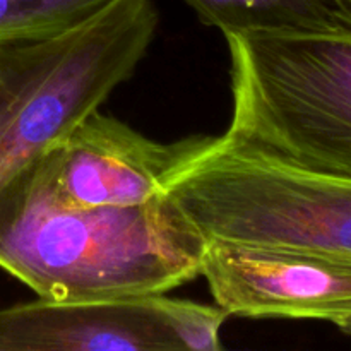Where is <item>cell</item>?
<instances>
[{
	"label": "cell",
	"mask_w": 351,
	"mask_h": 351,
	"mask_svg": "<svg viewBox=\"0 0 351 351\" xmlns=\"http://www.w3.org/2000/svg\"><path fill=\"white\" fill-rule=\"evenodd\" d=\"M208 240L167 194L139 206L69 208L43 154L0 180V267L47 300L163 295L201 276Z\"/></svg>",
	"instance_id": "obj_1"
},
{
	"label": "cell",
	"mask_w": 351,
	"mask_h": 351,
	"mask_svg": "<svg viewBox=\"0 0 351 351\" xmlns=\"http://www.w3.org/2000/svg\"><path fill=\"white\" fill-rule=\"evenodd\" d=\"M226 136L319 173L351 178V29L226 34Z\"/></svg>",
	"instance_id": "obj_2"
},
{
	"label": "cell",
	"mask_w": 351,
	"mask_h": 351,
	"mask_svg": "<svg viewBox=\"0 0 351 351\" xmlns=\"http://www.w3.org/2000/svg\"><path fill=\"white\" fill-rule=\"evenodd\" d=\"M158 23L154 0H112L60 34L0 45V180L96 112L134 74Z\"/></svg>",
	"instance_id": "obj_3"
},
{
	"label": "cell",
	"mask_w": 351,
	"mask_h": 351,
	"mask_svg": "<svg viewBox=\"0 0 351 351\" xmlns=\"http://www.w3.org/2000/svg\"><path fill=\"white\" fill-rule=\"evenodd\" d=\"M165 194L208 242L351 256V178L209 136Z\"/></svg>",
	"instance_id": "obj_4"
},
{
	"label": "cell",
	"mask_w": 351,
	"mask_h": 351,
	"mask_svg": "<svg viewBox=\"0 0 351 351\" xmlns=\"http://www.w3.org/2000/svg\"><path fill=\"white\" fill-rule=\"evenodd\" d=\"M208 139L194 136L158 143L96 110L41 154L48 184L60 204L139 206L165 195L171 178Z\"/></svg>",
	"instance_id": "obj_5"
},
{
	"label": "cell",
	"mask_w": 351,
	"mask_h": 351,
	"mask_svg": "<svg viewBox=\"0 0 351 351\" xmlns=\"http://www.w3.org/2000/svg\"><path fill=\"white\" fill-rule=\"evenodd\" d=\"M201 276L216 305L247 319L351 315V256L208 242Z\"/></svg>",
	"instance_id": "obj_6"
},
{
	"label": "cell",
	"mask_w": 351,
	"mask_h": 351,
	"mask_svg": "<svg viewBox=\"0 0 351 351\" xmlns=\"http://www.w3.org/2000/svg\"><path fill=\"white\" fill-rule=\"evenodd\" d=\"M177 351L156 295L47 300L0 311V351Z\"/></svg>",
	"instance_id": "obj_7"
},
{
	"label": "cell",
	"mask_w": 351,
	"mask_h": 351,
	"mask_svg": "<svg viewBox=\"0 0 351 351\" xmlns=\"http://www.w3.org/2000/svg\"><path fill=\"white\" fill-rule=\"evenodd\" d=\"M223 34L351 29L326 0H184Z\"/></svg>",
	"instance_id": "obj_8"
},
{
	"label": "cell",
	"mask_w": 351,
	"mask_h": 351,
	"mask_svg": "<svg viewBox=\"0 0 351 351\" xmlns=\"http://www.w3.org/2000/svg\"><path fill=\"white\" fill-rule=\"evenodd\" d=\"M112 0H0V45L55 36L86 23Z\"/></svg>",
	"instance_id": "obj_9"
},
{
	"label": "cell",
	"mask_w": 351,
	"mask_h": 351,
	"mask_svg": "<svg viewBox=\"0 0 351 351\" xmlns=\"http://www.w3.org/2000/svg\"><path fill=\"white\" fill-rule=\"evenodd\" d=\"M156 307L177 351L223 350V324L230 317L221 307L156 295Z\"/></svg>",
	"instance_id": "obj_10"
},
{
	"label": "cell",
	"mask_w": 351,
	"mask_h": 351,
	"mask_svg": "<svg viewBox=\"0 0 351 351\" xmlns=\"http://www.w3.org/2000/svg\"><path fill=\"white\" fill-rule=\"evenodd\" d=\"M331 5V9L351 26V0H326Z\"/></svg>",
	"instance_id": "obj_11"
},
{
	"label": "cell",
	"mask_w": 351,
	"mask_h": 351,
	"mask_svg": "<svg viewBox=\"0 0 351 351\" xmlns=\"http://www.w3.org/2000/svg\"><path fill=\"white\" fill-rule=\"evenodd\" d=\"M336 328L339 329V331H343L345 335L351 336V315H348V317H345L343 321H339L338 324H336Z\"/></svg>",
	"instance_id": "obj_12"
}]
</instances>
